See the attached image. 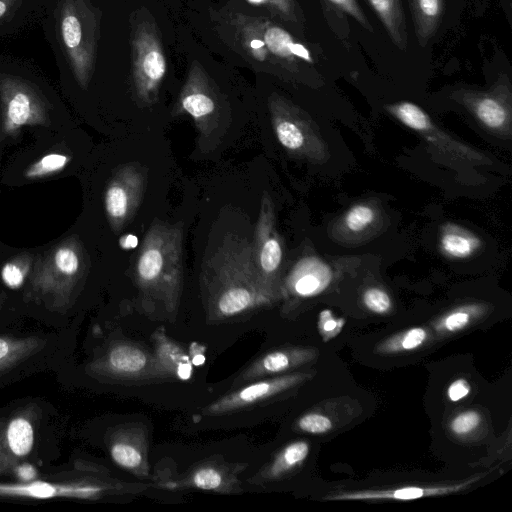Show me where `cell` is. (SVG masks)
Masks as SVG:
<instances>
[{
  "mask_svg": "<svg viewBox=\"0 0 512 512\" xmlns=\"http://www.w3.org/2000/svg\"><path fill=\"white\" fill-rule=\"evenodd\" d=\"M200 279L209 311L218 318L274 301L257 272L252 243L233 233L203 262Z\"/></svg>",
  "mask_w": 512,
  "mask_h": 512,
  "instance_id": "6da1fadb",
  "label": "cell"
},
{
  "mask_svg": "<svg viewBox=\"0 0 512 512\" xmlns=\"http://www.w3.org/2000/svg\"><path fill=\"white\" fill-rule=\"evenodd\" d=\"M142 294L175 309L183 283V224L155 220L142 241L134 265Z\"/></svg>",
  "mask_w": 512,
  "mask_h": 512,
  "instance_id": "7a4b0ae2",
  "label": "cell"
},
{
  "mask_svg": "<svg viewBox=\"0 0 512 512\" xmlns=\"http://www.w3.org/2000/svg\"><path fill=\"white\" fill-rule=\"evenodd\" d=\"M222 23L234 49L263 71L277 73L282 68L293 72L299 61L312 62L303 44L265 17L230 11L223 15Z\"/></svg>",
  "mask_w": 512,
  "mask_h": 512,
  "instance_id": "3957f363",
  "label": "cell"
},
{
  "mask_svg": "<svg viewBox=\"0 0 512 512\" xmlns=\"http://www.w3.org/2000/svg\"><path fill=\"white\" fill-rule=\"evenodd\" d=\"M172 114H188L193 119L198 131V147L204 154L221 143L231 120L228 104L198 61L190 65Z\"/></svg>",
  "mask_w": 512,
  "mask_h": 512,
  "instance_id": "277c9868",
  "label": "cell"
},
{
  "mask_svg": "<svg viewBox=\"0 0 512 512\" xmlns=\"http://www.w3.org/2000/svg\"><path fill=\"white\" fill-rule=\"evenodd\" d=\"M86 272L84 249L77 238L70 237L36 264L31 286L49 308L64 311L71 305Z\"/></svg>",
  "mask_w": 512,
  "mask_h": 512,
  "instance_id": "5b68a950",
  "label": "cell"
},
{
  "mask_svg": "<svg viewBox=\"0 0 512 512\" xmlns=\"http://www.w3.org/2000/svg\"><path fill=\"white\" fill-rule=\"evenodd\" d=\"M60 35L78 84L86 89L95 66L98 21L87 0H62Z\"/></svg>",
  "mask_w": 512,
  "mask_h": 512,
  "instance_id": "8992f818",
  "label": "cell"
},
{
  "mask_svg": "<svg viewBox=\"0 0 512 512\" xmlns=\"http://www.w3.org/2000/svg\"><path fill=\"white\" fill-rule=\"evenodd\" d=\"M131 72L135 98L139 105L157 102L166 74V59L154 21L137 17L131 33Z\"/></svg>",
  "mask_w": 512,
  "mask_h": 512,
  "instance_id": "52a82bcc",
  "label": "cell"
},
{
  "mask_svg": "<svg viewBox=\"0 0 512 512\" xmlns=\"http://www.w3.org/2000/svg\"><path fill=\"white\" fill-rule=\"evenodd\" d=\"M268 108L274 134L285 150L309 160L324 158L323 141L301 108L275 93L269 97Z\"/></svg>",
  "mask_w": 512,
  "mask_h": 512,
  "instance_id": "ba28073f",
  "label": "cell"
},
{
  "mask_svg": "<svg viewBox=\"0 0 512 512\" xmlns=\"http://www.w3.org/2000/svg\"><path fill=\"white\" fill-rule=\"evenodd\" d=\"M2 136L16 135L24 126H48L49 103L41 91L18 76L0 74Z\"/></svg>",
  "mask_w": 512,
  "mask_h": 512,
  "instance_id": "9c48e42d",
  "label": "cell"
},
{
  "mask_svg": "<svg viewBox=\"0 0 512 512\" xmlns=\"http://www.w3.org/2000/svg\"><path fill=\"white\" fill-rule=\"evenodd\" d=\"M254 262L259 277L275 300L280 289L283 241L278 233L273 201L263 193L252 243Z\"/></svg>",
  "mask_w": 512,
  "mask_h": 512,
  "instance_id": "30bf717a",
  "label": "cell"
},
{
  "mask_svg": "<svg viewBox=\"0 0 512 512\" xmlns=\"http://www.w3.org/2000/svg\"><path fill=\"white\" fill-rule=\"evenodd\" d=\"M147 172L138 163L121 166L104 193V208L111 229L120 232L134 217L143 198Z\"/></svg>",
  "mask_w": 512,
  "mask_h": 512,
  "instance_id": "8fae6325",
  "label": "cell"
},
{
  "mask_svg": "<svg viewBox=\"0 0 512 512\" xmlns=\"http://www.w3.org/2000/svg\"><path fill=\"white\" fill-rule=\"evenodd\" d=\"M386 110L403 125L417 132L442 154L472 164H490L481 152L453 139L442 131L418 105L409 101L389 104Z\"/></svg>",
  "mask_w": 512,
  "mask_h": 512,
  "instance_id": "7c38bea8",
  "label": "cell"
},
{
  "mask_svg": "<svg viewBox=\"0 0 512 512\" xmlns=\"http://www.w3.org/2000/svg\"><path fill=\"white\" fill-rule=\"evenodd\" d=\"M453 98L463 104L476 119L492 132L509 131L511 121V92L505 76L487 91L460 89Z\"/></svg>",
  "mask_w": 512,
  "mask_h": 512,
  "instance_id": "4fadbf2b",
  "label": "cell"
},
{
  "mask_svg": "<svg viewBox=\"0 0 512 512\" xmlns=\"http://www.w3.org/2000/svg\"><path fill=\"white\" fill-rule=\"evenodd\" d=\"M308 375L292 373L263 378L227 394L205 408L206 414H223L259 403L301 383Z\"/></svg>",
  "mask_w": 512,
  "mask_h": 512,
  "instance_id": "5bb4252c",
  "label": "cell"
},
{
  "mask_svg": "<svg viewBox=\"0 0 512 512\" xmlns=\"http://www.w3.org/2000/svg\"><path fill=\"white\" fill-rule=\"evenodd\" d=\"M106 485L90 482H51L45 480L24 483H0V496L31 499L78 498L95 499L107 491Z\"/></svg>",
  "mask_w": 512,
  "mask_h": 512,
  "instance_id": "9a60e30c",
  "label": "cell"
},
{
  "mask_svg": "<svg viewBox=\"0 0 512 512\" xmlns=\"http://www.w3.org/2000/svg\"><path fill=\"white\" fill-rule=\"evenodd\" d=\"M150 363L148 354L140 347L128 343H114L88 366L98 376L136 377L144 373Z\"/></svg>",
  "mask_w": 512,
  "mask_h": 512,
  "instance_id": "2e32d148",
  "label": "cell"
},
{
  "mask_svg": "<svg viewBox=\"0 0 512 512\" xmlns=\"http://www.w3.org/2000/svg\"><path fill=\"white\" fill-rule=\"evenodd\" d=\"M478 478H472L466 482L453 485L440 486H404L396 489L382 490H358L342 492L324 497L326 500H414L423 497L445 495L458 492L475 482Z\"/></svg>",
  "mask_w": 512,
  "mask_h": 512,
  "instance_id": "e0dca14e",
  "label": "cell"
},
{
  "mask_svg": "<svg viewBox=\"0 0 512 512\" xmlns=\"http://www.w3.org/2000/svg\"><path fill=\"white\" fill-rule=\"evenodd\" d=\"M331 267L314 256L299 260L287 278V287L299 297H310L322 292L332 280Z\"/></svg>",
  "mask_w": 512,
  "mask_h": 512,
  "instance_id": "ac0fdd59",
  "label": "cell"
},
{
  "mask_svg": "<svg viewBox=\"0 0 512 512\" xmlns=\"http://www.w3.org/2000/svg\"><path fill=\"white\" fill-rule=\"evenodd\" d=\"M34 441L33 422L24 413L11 416L0 431L2 448L14 460L27 457L33 449Z\"/></svg>",
  "mask_w": 512,
  "mask_h": 512,
  "instance_id": "d6986e66",
  "label": "cell"
},
{
  "mask_svg": "<svg viewBox=\"0 0 512 512\" xmlns=\"http://www.w3.org/2000/svg\"><path fill=\"white\" fill-rule=\"evenodd\" d=\"M481 239L458 224L446 222L441 226L439 248L449 259H467L481 247Z\"/></svg>",
  "mask_w": 512,
  "mask_h": 512,
  "instance_id": "ffe728a7",
  "label": "cell"
},
{
  "mask_svg": "<svg viewBox=\"0 0 512 512\" xmlns=\"http://www.w3.org/2000/svg\"><path fill=\"white\" fill-rule=\"evenodd\" d=\"M306 359L307 352L303 350L272 351L255 361L241 378L244 381L263 379L299 365Z\"/></svg>",
  "mask_w": 512,
  "mask_h": 512,
  "instance_id": "44dd1931",
  "label": "cell"
},
{
  "mask_svg": "<svg viewBox=\"0 0 512 512\" xmlns=\"http://www.w3.org/2000/svg\"><path fill=\"white\" fill-rule=\"evenodd\" d=\"M414 31L421 47L435 35L442 19L443 0H408Z\"/></svg>",
  "mask_w": 512,
  "mask_h": 512,
  "instance_id": "7402d4cb",
  "label": "cell"
},
{
  "mask_svg": "<svg viewBox=\"0 0 512 512\" xmlns=\"http://www.w3.org/2000/svg\"><path fill=\"white\" fill-rule=\"evenodd\" d=\"M393 43L405 51L408 34L402 0H368Z\"/></svg>",
  "mask_w": 512,
  "mask_h": 512,
  "instance_id": "603a6c76",
  "label": "cell"
},
{
  "mask_svg": "<svg viewBox=\"0 0 512 512\" xmlns=\"http://www.w3.org/2000/svg\"><path fill=\"white\" fill-rule=\"evenodd\" d=\"M43 346L36 336H0V373L8 371L34 355Z\"/></svg>",
  "mask_w": 512,
  "mask_h": 512,
  "instance_id": "cb8c5ba5",
  "label": "cell"
},
{
  "mask_svg": "<svg viewBox=\"0 0 512 512\" xmlns=\"http://www.w3.org/2000/svg\"><path fill=\"white\" fill-rule=\"evenodd\" d=\"M309 450V444L302 440L288 444L267 468L265 472L267 478H278L300 465L307 458Z\"/></svg>",
  "mask_w": 512,
  "mask_h": 512,
  "instance_id": "d4e9b609",
  "label": "cell"
},
{
  "mask_svg": "<svg viewBox=\"0 0 512 512\" xmlns=\"http://www.w3.org/2000/svg\"><path fill=\"white\" fill-rule=\"evenodd\" d=\"M427 338L426 329L413 327L386 339L378 346V351L384 354L412 351L422 346Z\"/></svg>",
  "mask_w": 512,
  "mask_h": 512,
  "instance_id": "484cf974",
  "label": "cell"
},
{
  "mask_svg": "<svg viewBox=\"0 0 512 512\" xmlns=\"http://www.w3.org/2000/svg\"><path fill=\"white\" fill-rule=\"evenodd\" d=\"M70 161L71 157L65 153L51 152L31 163L23 174L26 179H42L61 172Z\"/></svg>",
  "mask_w": 512,
  "mask_h": 512,
  "instance_id": "4316f807",
  "label": "cell"
},
{
  "mask_svg": "<svg viewBox=\"0 0 512 512\" xmlns=\"http://www.w3.org/2000/svg\"><path fill=\"white\" fill-rule=\"evenodd\" d=\"M31 263V257L26 254L6 261L0 269V278L3 284L12 290L21 288L30 273Z\"/></svg>",
  "mask_w": 512,
  "mask_h": 512,
  "instance_id": "83f0119b",
  "label": "cell"
},
{
  "mask_svg": "<svg viewBox=\"0 0 512 512\" xmlns=\"http://www.w3.org/2000/svg\"><path fill=\"white\" fill-rule=\"evenodd\" d=\"M110 455L117 465L127 470L139 471L144 466V456L140 449L123 438L113 441Z\"/></svg>",
  "mask_w": 512,
  "mask_h": 512,
  "instance_id": "f1b7e54d",
  "label": "cell"
},
{
  "mask_svg": "<svg viewBox=\"0 0 512 512\" xmlns=\"http://www.w3.org/2000/svg\"><path fill=\"white\" fill-rule=\"evenodd\" d=\"M480 310L481 306L476 304L460 306L444 315L437 322V329L448 333L458 332L466 328Z\"/></svg>",
  "mask_w": 512,
  "mask_h": 512,
  "instance_id": "f546056e",
  "label": "cell"
},
{
  "mask_svg": "<svg viewBox=\"0 0 512 512\" xmlns=\"http://www.w3.org/2000/svg\"><path fill=\"white\" fill-rule=\"evenodd\" d=\"M375 218V209L368 204L360 203L350 207L344 215L343 221L349 231L358 233L367 229L375 221Z\"/></svg>",
  "mask_w": 512,
  "mask_h": 512,
  "instance_id": "4dcf8cb0",
  "label": "cell"
},
{
  "mask_svg": "<svg viewBox=\"0 0 512 512\" xmlns=\"http://www.w3.org/2000/svg\"><path fill=\"white\" fill-rule=\"evenodd\" d=\"M189 482L201 490H218L223 486L224 478L219 470L207 466L196 470Z\"/></svg>",
  "mask_w": 512,
  "mask_h": 512,
  "instance_id": "1f68e13d",
  "label": "cell"
},
{
  "mask_svg": "<svg viewBox=\"0 0 512 512\" xmlns=\"http://www.w3.org/2000/svg\"><path fill=\"white\" fill-rule=\"evenodd\" d=\"M362 300L365 307L376 314H385L392 307L389 294L379 287L367 288L363 293Z\"/></svg>",
  "mask_w": 512,
  "mask_h": 512,
  "instance_id": "d6a6232c",
  "label": "cell"
},
{
  "mask_svg": "<svg viewBox=\"0 0 512 512\" xmlns=\"http://www.w3.org/2000/svg\"><path fill=\"white\" fill-rule=\"evenodd\" d=\"M481 415L475 410L463 411L452 418L450 430L457 436H464L474 431L481 423Z\"/></svg>",
  "mask_w": 512,
  "mask_h": 512,
  "instance_id": "836d02e7",
  "label": "cell"
},
{
  "mask_svg": "<svg viewBox=\"0 0 512 512\" xmlns=\"http://www.w3.org/2000/svg\"><path fill=\"white\" fill-rule=\"evenodd\" d=\"M297 426L306 433L323 434L331 430L332 422L323 414L308 413L298 420Z\"/></svg>",
  "mask_w": 512,
  "mask_h": 512,
  "instance_id": "e575fe53",
  "label": "cell"
},
{
  "mask_svg": "<svg viewBox=\"0 0 512 512\" xmlns=\"http://www.w3.org/2000/svg\"><path fill=\"white\" fill-rule=\"evenodd\" d=\"M335 9L353 17L364 28L372 30L371 24L356 0H325Z\"/></svg>",
  "mask_w": 512,
  "mask_h": 512,
  "instance_id": "d590c367",
  "label": "cell"
},
{
  "mask_svg": "<svg viewBox=\"0 0 512 512\" xmlns=\"http://www.w3.org/2000/svg\"><path fill=\"white\" fill-rule=\"evenodd\" d=\"M269 9L272 13L286 20L296 21L293 0H249Z\"/></svg>",
  "mask_w": 512,
  "mask_h": 512,
  "instance_id": "8d00e7d4",
  "label": "cell"
},
{
  "mask_svg": "<svg viewBox=\"0 0 512 512\" xmlns=\"http://www.w3.org/2000/svg\"><path fill=\"white\" fill-rule=\"evenodd\" d=\"M344 319H335L330 310H323L319 315V328L322 334L333 337L342 328Z\"/></svg>",
  "mask_w": 512,
  "mask_h": 512,
  "instance_id": "74e56055",
  "label": "cell"
},
{
  "mask_svg": "<svg viewBox=\"0 0 512 512\" xmlns=\"http://www.w3.org/2000/svg\"><path fill=\"white\" fill-rule=\"evenodd\" d=\"M471 390L470 383L464 378H458L451 382L447 388V396L452 402L465 398Z\"/></svg>",
  "mask_w": 512,
  "mask_h": 512,
  "instance_id": "f35d334b",
  "label": "cell"
},
{
  "mask_svg": "<svg viewBox=\"0 0 512 512\" xmlns=\"http://www.w3.org/2000/svg\"><path fill=\"white\" fill-rule=\"evenodd\" d=\"M138 245V238L134 234H124L119 239V246L124 250H130Z\"/></svg>",
  "mask_w": 512,
  "mask_h": 512,
  "instance_id": "ab89813d",
  "label": "cell"
},
{
  "mask_svg": "<svg viewBox=\"0 0 512 512\" xmlns=\"http://www.w3.org/2000/svg\"><path fill=\"white\" fill-rule=\"evenodd\" d=\"M20 0H0V19L12 12Z\"/></svg>",
  "mask_w": 512,
  "mask_h": 512,
  "instance_id": "60d3db41",
  "label": "cell"
}]
</instances>
